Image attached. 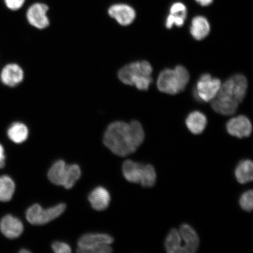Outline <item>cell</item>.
I'll return each instance as SVG.
<instances>
[{
  "mask_svg": "<svg viewBox=\"0 0 253 253\" xmlns=\"http://www.w3.org/2000/svg\"><path fill=\"white\" fill-rule=\"evenodd\" d=\"M144 139V128L140 122H115L107 126L103 142L113 154L124 157L135 153Z\"/></svg>",
  "mask_w": 253,
  "mask_h": 253,
  "instance_id": "1",
  "label": "cell"
},
{
  "mask_svg": "<svg viewBox=\"0 0 253 253\" xmlns=\"http://www.w3.org/2000/svg\"><path fill=\"white\" fill-rule=\"evenodd\" d=\"M248 87V81L244 75L233 76L221 84L216 96L211 100V107L220 115H233L245 99Z\"/></svg>",
  "mask_w": 253,
  "mask_h": 253,
  "instance_id": "2",
  "label": "cell"
},
{
  "mask_svg": "<svg viewBox=\"0 0 253 253\" xmlns=\"http://www.w3.org/2000/svg\"><path fill=\"white\" fill-rule=\"evenodd\" d=\"M153 68L146 61L129 63L118 72V78L123 84L135 86L140 90H147L153 82Z\"/></svg>",
  "mask_w": 253,
  "mask_h": 253,
  "instance_id": "3",
  "label": "cell"
},
{
  "mask_svg": "<svg viewBox=\"0 0 253 253\" xmlns=\"http://www.w3.org/2000/svg\"><path fill=\"white\" fill-rule=\"evenodd\" d=\"M189 78V72L184 66L179 65L173 69H164L158 76V90L166 94H178L185 89Z\"/></svg>",
  "mask_w": 253,
  "mask_h": 253,
  "instance_id": "4",
  "label": "cell"
},
{
  "mask_svg": "<svg viewBox=\"0 0 253 253\" xmlns=\"http://www.w3.org/2000/svg\"><path fill=\"white\" fill-rule=\"evenodd\" d=\"M125 178L129 182L140 183L142 187H153L156 182L157 173L151 164H142L126 160L123 164Z\"/></svg>",
  "mask_w": 253,
  "mask_h": 253,
  "instance_id": "5",
  "label": "cell"
},
{
  "mask_svg": "<svg viewBox=\"0 0 253 253\" xmlns=\"http://www.w3.org/2000/svg\"><path fill=\"white\" fill-rule=\"evenodd\" d=\"M113 237L107 234L88 233L79 239L77 252L81 253H110Z\"/></svg>",
  "mask_w": 253,
  "mask_h": 253,
  "instance_id": "6",
  "label": "cell"
},
{
  "mask_svg": "<svg viewBox=\"0 0 253 253\" xmlns=\"http://www.w3.org/2000/svg\"><path fill=\"white\" fill-rule=\"evenodd\" d=\"M66 208L65 204H60L47 210H44L39 204H34L28 209L26 219L33 225H43L61 216Z\"/></svg>",
  "mask_w": 253,
  "mask_h": 253,
  "instance_id": "7",
  "label": "cell"
},
{
  "mask_svg": "<svg viewBox=\"0 0 253 253\" xmlns=\"http://www.w3.org/2000/svg\"><path fill=\"white\" fill-rule=\"evenodd\" d=\"M221 84L220 79L213 78L210 74H203L197 82L196 94L202 102H210L216 96Z\"/></svg>",
  "mask_w": 253,
  "mask_h": 253,
  "instance_id": "8",
  "label": "cell"
},
{
  "mask_svg": "<svg viewBox=\"0 0 253 253\" xmlns=\"http://www.w3.org/2000/svg\"><path fill=\"white\" fill-rule=\"evenodd\" d=\"M110 17L122 26H128L137 18V11L128 3L119 2L110 6L108 9Z\"/></svg>",
  "mask_w": 253,
  "mask_h": 253,
  "instance_id": "9",
  "label": "cell"
},
{
  "mask_svg": "<svg viewBox=\"0 0 253 253\" xmlns=\"http://www.w3.org/2000/svg\"><path fill=\"white\" fill-rule=\"evenodd\" d=\"M49 7L42 2H36L30 6L26 12V18L32 26L39 30L45 29L50 24L47 17Z\"/></svg>",
  "mask_w": 253,
  "mask_h": 253,
  "instance_id": "10",
  "label": "cell"
},
{
  "mask_svg": "<svg viewBox=\"0 0 253 253\" xmlns=\"http://www.w3.org/2000/svg\"><path fill=\"white\" fill-rule=\"evenodd\" d=\"M227 132L239 138L248 137L252 134L253 127L250 120L245 116H239L230 119L226 124Z\"/></svg>",
  "mask_w": 253,
  "mask_h": 253,
  "instance_id": "11",
  "label": "cell"
},
{
  "mask_svg": "<svg viewBox=\"0 0 253 253\" xmlns=\"http://www.w3.org/2000/svg\"><path fill=\"white\" fill-rule=\"evenodd\" d=\"M24 72L17 63H11L6 65L0 73V81L5 86L14 87L23 81Z\"/></svg>",
  "mask_w": 253,
  "mask_h": 253,
  "instance_id": "12",
  "label": "cell"
},
{
  "mask_svg": "<svg viewBox=\"0 0 253 253\" xmlns=\"http://www.w3.org/2000/svg\"><path fill=\"white\" fill-rule=\"evenodd\" d=\"M182 242V253L197 252L199 246V238L197 232L188 224H183L179 229Z\"/></svg>",
  "mask_w": 253,
  "mask_h": 253,
  "instance_id": "13",
  "label": "cell"
},
{
  "mask_svg": "<svg viewBox=\"0 0 253 253\" xmlns=\"http://www.w3.org/2000/svg\"><path fill=\"white\" fill-rule=\"evenodd\" d=\"M211 29L210 20L202 14H196L190 20V33L194 39L201 41L205 39Z\"/></svg>",
  "mask_w": 253,
  "mask_h": 253,
  "instance_id": "14",
  "label": "cell"
},
{
  "mask_svg": "<svg viewBox=\"0 0 253 253\" xmlns=\"http://www.w3.org/2000/svg\"><path fill=\"white\" fill-rule=\"evenodd\" d=\"M0 230L2 235L8 239H14L21 235L24 225L17 217L11 214L6 215L0 221Z\"/></svg>",
  "mask_w": 253,
  "mask_h": 253,
  "instance_id": "15",
  "label": "cell"
},
{
  "mask_svg": "<svg viewBox=\"0 0 253 253\" xmlns=\"http://www.w3.org/2000/svg\"><path fill=\"white\" fill-rule=\"evenodd\" d=\"M88 199L94 210L103 211L109 207L110 195L106 188L98 186L90 192Z\"/></svg>",
  "mask_w": 253,
  "mask_h": 253,
  "instance_id": "16",
  "label": "cell"
},
{
  "mask_svg": "<svg viewBox=\"0 0 253 253\" xmlns=\"http://www.w3.org/2000/svg\"><path fill=\"white\" fill-rule=\"evenodd\" d=\"M68 165L64 161L60 160L56 161L50 167L47 177L53 184L64 186L67 179Z\"/></svg>",
  "mask_w": 253,
  "mask_h": 253,
  "instance_id": "17",
  "label": "cell"
},
{
  "mask_svg": "<svg viewBox=\"0 0 253 253\" xmlns=\"http://www.w3.org/2000/svg\"><path fill=\"white\" fill-rule=\"evenodd\" d=\"M186 126L192 134L198 135L202 133L207 125V117L198 111L189 114L185 121Z\"/></svg>",
  "mask_w": 253,
  "mask_h": 253,
  "instance_id": "18",
  "label": "cell"
},
{
  "mask_svg": "<svg viewBox=\"0 0 253 253\" xmlns=\"http://www.w3.org/2000/svg\"><path fill=\"white\" fill-rule=\"evenodd\" d=\"M237 182L240 184H246L253 179V164L251 160L240 161L235 170Z\"/></svg>",
  "mask_w": 253,
  "mask_h": 253,
  "instance_id": "19",
  "label": "cell"
},
{
  "mask_svg": "<svg viewBox=\"0 0 253 253\" xmlns=\"http://www.w3.org/2000/svg\"><path fill=\"white\" fill-rule=\"evenodd\" d=\"M29 130L26 125L21 122H15L9 126L7 130L8 137L16 144H21L27 140Z\"/></svg>",
  "mask_w": 253,
  "mask_h": 253,
  "instance_id": "20",
  "label": "cell"
},
{
  "mask_svg": "<svg viewBox=\"0 0 253 253\" xmlns=\"http://www.w3.org/2000/svg\"><path fill=\"white\" fill-rule=\"evenodd\" d=\"M165 249L169 253H182V242L179 230L173 229L167 235L165 241Z\"/></svg>",
  "mask_w": 253,
  "mask_h": 253,
  "instance_id": "21",
  "label": "cell"
},
{
  "mask_svg": "<svg viewBox=\"0 0 253 253\" xmlns=\"http://www.w3.org/2000/svg\"><path fill=\"white\" fill-rule=\"evenodd\" d=\"M15 189V183L11 177L7 175L0 176V201H10L13 197Z\"/></svg>",
  "mask_w": 253,
  "mask_h": 253,
  "instance_id": "22",
  "label": "cell"
},
{
  "mask_svg": "<svg viewBox=\"0 0 253 253\" xmlns=\"http://www.w3.org/2000/svg\"><path fill=\"white\" fill-rule=\"evenodd\" d=\"M81 176L80 167L77 164L68 165L67 179L63 187L67 189L73 188Z\"/></svg>",
  "mask_w": 253,
  "mask_h": 253,
  "instance_id": "23",
  "label": "cell"
},
{
  "mask_svg": "<svg viewBox=\"0 0 253 253\" xmlns=\"http://www.w3.org/2000/svg\"><path fill=\"white\" fill-rule=\"evenodd\" d=\"M240 207L243 211H252L253 208V192L252 190L246 191L242 195L239 199Z\"/></svg>",
  "mask_w": 253,
  "mask_h": 253,
  "instance_id": "24",
  "label": "cell"
},
{
  "mask_svg": "<svg viewBox=\"0 0 253 253\" xmlns=\"http://www.w3.org/2000/svg\"><path fill=\"white\" fill-rule=\"evenodd\" d=\"M27 0H3L6 8L8 11L16 12L24 7Z\"/></svg>",
  "mask_w": 253,
  "mask_h": 253,
  "instance_id": "25",
  "label": "cell"
},
{
  "mask_svg": "<svg viewBox=\"0 0 253 253\" xmlns=\"http://www.w3.org/2000/svg\"><path fill=\"white\" fill-rule=\"evenodd\" d=\"M53 251L56 253H70L72 249L67 243L56 242L52 245Z\"/></svg>",
  "mask_w": 253,
  "mask_h": 253,
  "instance_id": "26",
  "label": "cell"
},
{
  "mask_svg": "<svg viewBox=\"0 0 253 253\" xmlns=\"http://www.w3.org/2000/svg\"><path fill=\"white\" fill-rule=\"evenodd\" d=\"M5 154L4 147L1 144H0V169H2L5 166Z\"/></svg>",
  "mask_w": 253,
  "mask_h": 253,
  "instance_id": "27",
  "label": "cell"
},
{
  "mask_svg": "<svg viewBox=\"0 0 253 253\" xmlns=\"http://www.w3.org/2000/svg\"><path fill=\"white\" fill-rule=\"evenodd\" d=\"M195 2L202 7H207L213 4L214 0H194Z\"/></svg>",
  "mask_w": 253,
  "mask_h": 253,
  "instance_id": "28",
  "label": "cell"
},
{
  "mask_svg": "<svg viewBox=\"0 0 253 253\" xmlns=\"http://www.w3.org/2000/svg\"><path fill=\"white\" fill-rule=\"evenodd\" d=\"M20 252L22 253H31V252H30L29 251H28V250H26V249H22L21 251Z\"/></svg>",
  "mask_w": 253,
  "mask_h": 253,
  "instance_id": "29",
  "label": "cell"
}]
</instances>
